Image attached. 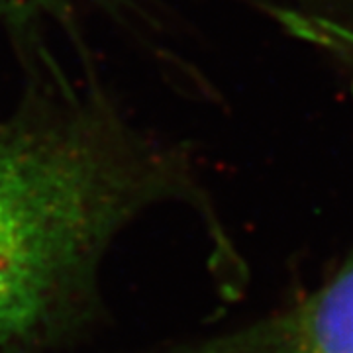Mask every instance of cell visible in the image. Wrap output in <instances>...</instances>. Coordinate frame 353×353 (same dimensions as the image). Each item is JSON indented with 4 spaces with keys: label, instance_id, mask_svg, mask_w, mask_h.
<instances>
[{
    "label": "cell",
    "instance_id": "6da1fadb",
    "mask_svg": "<svg viewBox=\"0 0 353 353\" xmlns=\"http://www.w3.org/2000/svg\"><path fill=\"white\" fill-rule=\"evenodd\" d=\"M183 189V159L102 97H50L2 118L0 350L69 328L114 240Z\"/></svg>",
    "mask_w": 353,
    "mask_h": 353
},
{
    "label": "cell",
    "instance_id": "7a4b0ae2",
    "mask_svg": "<svg viewBox=\"0 0 353 353\" xmlns=\"http://www.w3.org/2000/svg\"><path fill=\"white\" fill-rule=\"evenodd\" d=\"M183 353H353V253L287 312Z\"/></svg>",
    "mask_w": 353,
    "mask_h": 353
}]
</instances>
